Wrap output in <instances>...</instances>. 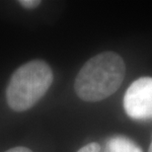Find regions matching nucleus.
Here are the masks:
<instances>
[{
  "mask_svg": "<svg viewBox=\"0 0 152 152\" xmlns=\"http://www.w3.org/2000/svg\"><path fill=\"white\" fill-rule=\"evenodd\" d=\"M124 76V59L113 51H106L90 58L82 66L75 78L74 89L83 101H102L120 88Z\"/></svg>",
  "mask_w": 152,
  "mask_h": 152,
  "instance_id": "f257e3e1",
  "label": "nucleus"
},
{
  "mask_svg": "<svg viewBox=\"0 0 152 152\" xmlns=\"http://www.w3.org/2000/svg\"><path fill=\"white\" fill-rule=\"evenodd\" d=\"M53 80L51 68L44 60H32L20 66L6 90L9 107L16 112L31 109L45 96Z\"/></svg>",
  "mask_w": 152,
  "mask_h": 152,
  "instance_id": "f03ea898",
  "label": "nucleus"
},
{
  "mask_svg": "<svg viewBox=\"0 0 152 152\" xmlns=\"http://www.w3.org/2000/svg\"><path fill=\"white\" fill-rule=\"evenodd\" d=\"M124 108L129 118L152 120V78L140 77L133 81L124 97Z\"/></svg>",
  "mask_w": 152,
  "mask_h": 152,
  "instance_id": "7ed1b4c3",
  "label": "nucleus"
},
{
  "mask_svg": "<svg viewBox=\"0 0 152 152\" xmlns=\"http://www.w3.org/2000/svg\"><path fill=\"white\" fill-rule=\"evenodd\" d=\"M107 152H142V150L129 137L115 135L108 140Z\"/></svg>",
  "mask_w": 152,
  "mask_h": 152,
  "instance_id": "20e7f679",
  "label": "nucleus"
},
{
  "mask_svg": "<svg viewBox=\"0 0 152 152\" xmlns=\"http://www.w3.org/2000/svg\"><path fill=\"white\" fill-rule=\"evenodd\" d=\"M101 151V146L97 142H91V143L85 145L80 148L77 152H100Z\"/></svg>",
  "mask_w": 152,
  "mask_h": 152,
  "instance_id": "39448f33",
  "label": "nucleus"
},
{
  "mask_svg": "<svg viewBox=\"0 0 152 152\" xmlns=\"http://www.w3.org/2000/svg\"><path fill=\"white\" fill-rule=\"evenodd\" d=\"M23 7L28 8V9H33L36 8L41 4V1H38V0H22V1L19 2Z\"/></svg>",
  "mask_w": 152,
  "mask_h": 152,
  "instance_id": "423d86ee",
  "label": "nucleus"
},
{
  "mask_svg": "<svg viewBox=\"0 0 152 152\" xmlns=\"http://www.w3.org/2000/svg\"><path fill=\"white\" fill-rule=\"evenodd\" d=\"M6 152H33L32 150H30L29 148L27 147H23V146H19V147H14L9 149L8 151Z\"/></svg>",
  "mask_w": 152,
  "mask_h": 152,
  "instance_id": "0eeeda50",
  "label": "nucleus"
},
{
  "mask_svg": "<svg viewBox=\"0 0 152 152\" xmlns=\"http://www.w3.org/2000/svg\"><path fill=\"white\" fill-rule=\"evenodd\" d=\"M148 152H152V140H151V143H150L149 149H148Z\"/></svg>",
  "mask_w": 152,
  "mask_h": 152,
  "instance_id": "6e6552de",
  "label": "nucleus"
}]
</instances>
